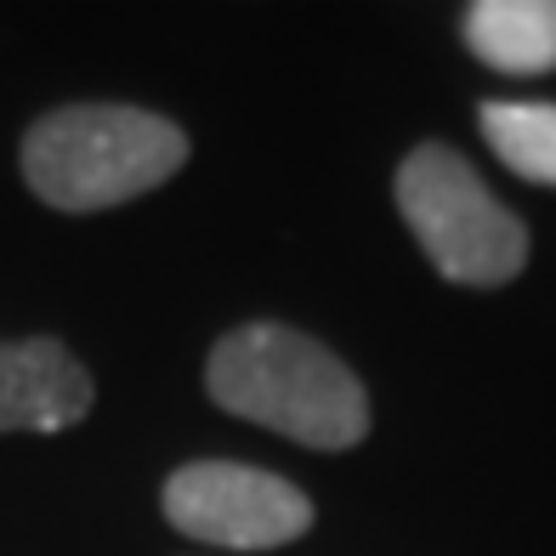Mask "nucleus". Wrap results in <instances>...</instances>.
Returning a JSON list of instances; mask_svg holds the SVG:
<instances>
[{
	"label": "nucleus",
	"instance_id": "nucleus-1",
	"mask_svg": "<svg viewBox=\"0 0 556 556\" xmlns=\"http://www.w3.org/2000/svg\"><path fill=\"white\" fill-rule=\"evenodd\" d=\"M205 392L233 420L267 426L318 454H346L369 438V387L318 336L278 318L227 330L205 358Z\"/></svg>",
	"mask_w": 556,
	"mask_h": 556
},
{
	"label": "nucleus",
	"instance_id": "nucleus-2",
	"mask_svg": "<svg viewBox=\"0 0 556 556\" xmlns=\"http://www.w3.org/2000/svg\"><path fill=\"white\" fill-rule=\"evenodd\" d=\"M193 142L176 119L131 103H68L23 131L17 165L40 205L63 216L119 211L165 188L188 165Z\"/></svg>",
	"mask_w": 556,
	"mask_h": 556
},
{
	"label": "nucleus",
	"instance_id": "nucleus-3",
	"mask_svg": "<svg viewBox=\"0 0 556 556\" xmlns=\"http://www.w3.org/2000/svg\"><path fill=\"white\" fill-rule=\"evenodd\" d=\"M392 199L403 227L415 233L448 285L505 290L528 267V227L511 205H500L477 165L448 142H415L397 160Z\"/></svg>",
	"mask_w": 556,
	"mask_h": 556
},
{
	"label": "nucleus",
	"instance_id": "nucleus-4",
	"mask_svg": "<svg viewBox=\"0 0 556 556\" xmlns=\"http://www.w3.org/2000/svg\"><path fill=\"white\" fill-rule=\"evenodd\" d=\"M160 511L182 540L216 551H285L307 540L313 500L290 477L244 460H188L165 477Z\"/></svg>",
	"mask_w": 556,
	"mask_h": 556
},
{
	"label": "nucleus",
	"instance_id": "nucleus-5",
	"mask_svg": "<svg viewBox=\"0 0 556 556\" xmlns=\"http://www.w3.org/2000/svg\"><path fill=\"white\" fill-rule=\"evenodd\" d=\"M97 403L91 369L58 336L0 341V432H68Z\"/></svg>",
	"mask_w": 556,
	"mask_h": 556
},
{
	"label": "nucleus",
	"instance_id": "nucleus-6",
	"mask_svg": "<svg viewBox=\"0 0 556 556\" xmlns=\"http://www.w3.org/2000/svg\"><path fill=\"white\" fill-rule=\"evenodd\" d=\"M471 58L494 74H551L556 68V0H477L460 17Z\"/></svg>",
	"mask_w": 556,
	"mask_h": 556
},
{
	"label": "nucleus",
	"instance_id": "nucleus-7",
	"mask_svg": "<svg viewBox=\"0 0 556 556\" xmlns=\"http://www.w3.org/2000/svg\"><path fill=\"white\" fill-rule=\"evenodd\" d=\"M477 131L505 170L534 188H556V103H483Z\"/></svg>",
	"mask_w": 556,
	"mask_h": 556
}]
</instances>
